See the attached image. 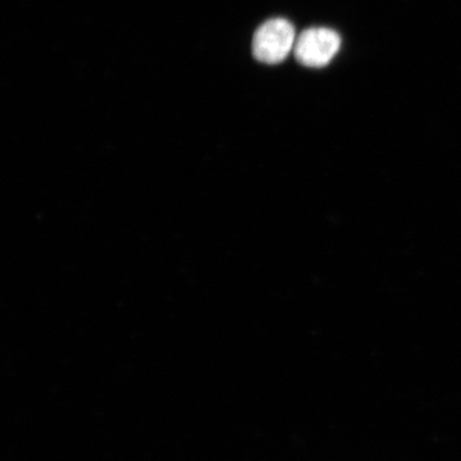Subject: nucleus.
I'll use <instances>...</instances> for the list:
<instances>
[{"label": "nucleus", "mask_w": 461, "mask_h": 461, "mask_svg": "<svg viewBox=\"0 0 461 461\" xmlns=\"http://www.w3.org/2000/svg\"><path fill=\"white\" fill-rule=\"evenodd\" d=\"M296 39L295 27L290 21L273 18L264 23L254 35V57L267 65H277L294 50Z\"/></svg>", "instance_id": "obj_1"}, {"label": "nucleus", "mask_w": 461, "mask_h": 461, "mask_svg": "<svg viewBox=\"0 0 461 461\" xmlns=\"http://www.w3.org/2000/svg\"><path fill=\"white\" fill-rule=\"evenodd\" d=\"M339 47L341 39L338 32L324 27H314L297 36L294 53L302 65L321 68L335 58Z\"/></svg>", "instance_id": "obj_2"}]
</instances>
